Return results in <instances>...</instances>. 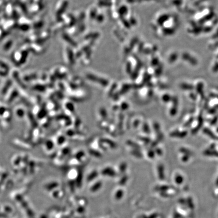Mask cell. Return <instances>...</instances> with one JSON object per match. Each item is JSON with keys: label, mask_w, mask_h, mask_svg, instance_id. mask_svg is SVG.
Returning a JSON list of instances; mask_svg holds the SVG:
<instances>
[{"label": "cell", "mask_w": 218, "mask_h": 218, "mask_svg": "<svg viewBox=\"0 0 218 218\" xmlns=\"http://www.w3.org/2000/svg\"><path fill=\"white\" fill-rule=\"evenodd\" d=\"M139 123H140V122H139V120H135L134 121V123H133V125H134V127L136 128L137 127H138L139 124Z\"/></svg>", "instance_id": "cell-17"}, {"label": "cell", "mask_w": 218, "mask_h": 218, "mask_svg": "<svg viewBox=\"0 0 218 218\" xmlns=\"http://www.w3.org/2000/svg\"><path fill=\"white\" fill-rule=\"evenodd\" d=\"M89 152L90 153L91 155H92L93 156H96V157L100 158L102 156V155L100 152L96 151V150H89Z\"/></svg>", "instance_id": "cell-5"}, {"label": "cell", "mask_w": 218, "mask_h": 218, "mask_svg": "<svg viewBox=\"0 0 218 218\" xmlns=\"http://www.w3.org/2000/svg\"><path fill=\"white\" fill-rule=\"evenodd\" d=\"M97 174H98V173H97L96 171H94V172H92V174H90V176L88 177V178H90V179H92V178H94V177L95 176H96Z\"/></svg>", "instance_id": "cell-15"}, {"label": "cell", "mask_w": 218, "mask_h": 218, "mask_svg": "<svg viewBox=\"0 0 218 218\" xmlns=\"http://www.w3.org/2000/svg\"><path fill=\"white\" fill-rule=\"evenodd\" d=\"M142 129H143V131L145 133H146L148 134L149 133H150V128H149V126H148V124H147L146 123H144V124H143Z\"/></svg>", "instance_id": "cell-6"}, {"label": "cell", "mask_w": 218, "mask_h": 218, "mask_svg": "<svg viewBox=\"0 0 218 218\" xmlns=\"http://www.w3.org/2000/svg\"><path fill=\"white\" fill-rule=\"evenodd\" d=\"M148 156L149 157V158H154V156H155V152L153 150H150L148 151Z\"/></svg>", "instance_id": "cell-9"}, {"label": "cell", "mask_w": 218, "mask_h": 218, "mask_svg": "<svg viewBox=\"0 0 218 218\" xmlns=\"http://www.w3.org/2000/svg\"><path fill=\"white\" fill-rule=\"evenodd\" d=\"M170 98L169 96H168L167 94H165V96H163V100H164V102H168V100Z\"/></svg>", "instance_id": "cell-16"}, {"label": "cell", "mask_w": 218, "mask_h": 218, "mask_svg": "<svg viewBox=\"0 0 218 218\" xmlns=\"http://www.w3.org/2000/svg\"><path fill=\"white\" fill-rule=\"evenodd\" d=\"M67 107L68 109V110H70L71 111H73L74 110V106L73 105L71 104V103H68L67 104Z\"/></svg>", "instance_id": "cell-13"}, {"label": "cell", "mask_w": 218, "mask_h": 218, "mask_svg": "<svg viewBox=\"0 0 218 218\" xmlns=\"http://www.w3.org/2000/svg\"><path fill=\"white\" fill-rule=\"evenodd\" d=\"M84 153L82 151H80L76 154V159L77 160H80L84 156Z\"/></svg>", "instance_id": "cell-7"}, {"label": "cell", "mask_w": 218, "mask_h": 218, "mask_svg": "<svg viewBox=\"0 0 218 218\" xmlns=\"http://www.w3.org/2000/svg\"><path fill=\"white\" fill-rule=\"evenodd\" d=\"M102 173L104 175H109V176H114L115 175V171L113 170L112 168H109V167L106 168L103 170Z\"/></svg>", "instance_id": "cell-1"}, {"label": "cell", "mask_w": 218, "mask_h": 218, "mask_svg": "<svg viewBox=\"0 0 218 218\" xmlns=\"http://www.w3.org/2000/svg\"><path fill=\"white\" fill-rule=\"evenodd\" d=\"M100 115L102 116L103 118H106L107 117L106 111L104 109H102L100 110Z\"/></svg>", "instance_id": "cell-10"}, {"label": "cell", "mask_w": 218, "mask_h": 218, "mask_svg": "<svg viewBox=\"0 0 218 218\" xmlns=\"http://www.w3.org/2000/svg\"><path fill=\"white\" fill-rule=\"evenodd\" d=\"M101 141H102V142L108 144V145H109V146H110L111 148H115L117 146L115 142L112 141V140L108 139H101Z\"/></svg>", "instance_id": "cell-2"}, {"label": "cell", "mask_w": 218, "mask_h": 218, "mask_svg": "<svg viewBox=\"0 0 218 218\" xmlns=\"http://www.w3.org/2000/svg\"><path fill=\"white\" fill-rule=\"evenodd\" d=\"M140 139L141 140H142L143 142H144V143H146V144H148L149 142H150V139H149L148 138H146V137H140Z\"/></svg>", "instance_id": "cell-14"}, {"label": "cell", "mask_w": 218, "mask_h": 218, "mask_svg": "<svg viewBox=\"0 0 218 218\" xmlns=\"http://www.w3.org/2000/svg\"><path fill=\"white\" fill-rule=\"evenodd\" d=\"M129 107L128 105L126 103H122L121 106V108L123 110H125L126 109H127Z\"/></svg>", "instance_id": "cell-11"}, {"label": "cell", "mask_w": 218, "mask_h": 218, "mask_svg": "<svg viewBox=\"0 0 218 218\" xmlns=\"http://www.w3.org/2000/svg\"><path fill=\"white\" fill-rule=\"evenodd\" d=\"M126 144L129 146L134 148V150H139V149L140 148V146L138 144H137L135 142H132V141H131V140H128L126 142Z\"/></svg>", "instance_id": "cell-3"}, {"label": "cell", "mask_w": 218, "mask_h": 218, "mask_svg": "<svg viewBox=\"0 0 218 218\" xmlns=\"http://www.w3.org/2000/svg\"><path fill=\"white\" fill-rule=\"evenodd\" d=\"M156 153H158L157 154H158L159 155H160V154H162V152H161V150L160 149H158V150H156Z\"/></svg>", "instance_id": "cell-18"}, {"label": "cell", "mask_w": 218, "mask_h": 218, "mask_svg": "<svg viewBox=\"0 0 218 218\" xmlns=\"http://www.w3.org/2000/svg\"><path fill=\"white\" fill-rule=\"evenodd\" d=\"M153 125H154L153 127H154V130H155L156 132H158L159 131V130H160V126H159L158 123H155Z\"/></svg>", "instance_id": "cell-12"}, {"label": "cell", "mask_w": 218, "mask_h": 218, "mask_svg": "<svg viewBox=\"0 0 218 218\" xmlns=\"http://www.w3.org/2000/svg\"><path fill=\"white\" fill-rule=\"evenodd\" d=\"M127 168V164L126 163H122L120 165L119 169L121 172H124L126 170Z\"/></svg>", "instance_id": "cell-8"}, {"label": "cell", "mask_w": 218, "mask_h": 218, "mask_svg": "<svg viewBox=\"0 0 218 218\" xmlns=\"http://www.w3.org/2000/svg\"><path fill=\"white\" fill-rule=\"evenodd\" d=\"M131 154L132 155H133V156H135L137 158H142V154L137 150H133L131 152Z\"/></svg>", "instance_id": "cell-4"}]
</instances>
